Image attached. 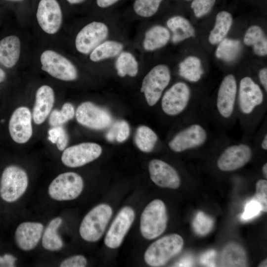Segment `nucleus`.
<instances>
[{
  "label": "nucleus",
  "instance_id": "b1692460",
  "mask_svg": "<svg viewBox=\"0 0 267 267\" xmlns=\"http://www.w3.org/2000/svg\"><path fill=\"white\" fill-rule=\"evenodd\" d=\"M167 26L172 33V41L174 44L182 42L195 36V29L190 22L180 15L170 17Z\"/></svg>",
  "mask_w": 267,
  "mask_h": 267
},
{
  "label": "nucleus",
  "instance_id": "423d86ee",
  "mask_svg": "<svg viewBox=\"0 0 267 267\" xmlns=\"http://www.w3.org/2000/svg\"><path fill=\"white\" fill-rule=\"evenodd\" d=\"M171 78L170 70L165 64L155 66L146 74L142 80L140 91L149 106H154L160 100Z\"/></svg>",
  "mask_w": 267,
  "mask_h": 267
},
{
  "label": "nucleus",
  "instance_id": "cd10ccee",
  "mask_svg": "<svg viewBox=\"0 0 267 267\" xmlns=\"http://www.w3.org/2000/svg\"><path fill=\"white\" fill-rule=\"evenodd\" d=\"M232 22V16L229 12L224 10L219 12L216 15L215 26L209 36L210 44H219L224 39L231 27Z\"/></svg>",
  "mask_w": 267,
  "mask_h": 267
},
{
  "label": "nucleus",
  "instance_id": "ea45409f",
  "mask_svg": "<svg viewBox=\"0 0 267 267\" xmlns=\"http://www.w3.org/2000/svg\"><path fill=\"white\" fill-rule=\"evenodd\" d=\"M216 0H193L191 4L195 16L200 18L208 14L213 7Z\"/></svg>",
  "mask_w": 267,
  "mask_h": 267
},
{
  "label": "nucleus",
  "instance_id": "72a5a7b5",
  "mask_svg": "<svg viewBox=\"0 0 267 267\" xmlns=\"http://www.w3.org/2000/svg\"><path fill=\"white\" fill-rule=\"evenodd\" d=\"M164 0H133L131 9L136 16L150 18L158 11Z\"/></svg>",
  "mask_w": 267,
  "mask_h": 267
},
{
  "label": "nucleus",
  "instance_id": "a18cd8bd",
  "mask_svg": "<svg viewBox=\"0 0 267 267\" xmlns=\"http://www.w3.org/2000/svg\"><path fill=\"white\" fill-rule=\"evenodd\" d=\"M16 258L10 254L0 256V267H14Z\"/></svg>",
  "mask_w": 267,
  "mask_h": 267
},
{
  "label": "nucleus",
  "instance_id": "a19ab883",
  "mask_svg": "<svg viewBox=\"0 0 267 267\" xmlns=\"http://www.w3.org/2000/svg\"><path fill=\"white\" fill-rule=\"evenodd\" d=\"M262 211L260 204L253 198L245 205L244 211L241 216V220L247 221L257 216Z\"/></svg>",
  "mask_w": 267,
  "mask_h": 267
},
{
  "label": "nucleus",
  "instance_id": "e433bc0d",
  "mask_svg": "<svg viewBox=\"0 0 267 267\" xmlns=\"http://www.w3.org/2000/svg\"><path fill=\"white\" fill-rule=\"evenodd\" d=\"M214 222L213 219L203 212H199L192 223L195 232L199 235L204 236L212 229Z\"/></svg>",
  "mask_w": 267,
  "mask_h": 267
},
{
  "label": "nucleus",
  "instance_id": "864d4df0",
  "mask_svg": "<svg viewBox=\"0 0 267 267\" xmlns=\"http://www.w3.org/2000/svg\"><path fill=\"white\" fill-rule=\"evenodd\" d=\"M8 1H10L11 2L14 3H22L24 1H25L26 0H4Z\"/></svg>",
  "mask_w": 267,
  "mask_h": 267
},
{
  "label": "nucleus",
  "instance_id": "6e6552de",
  "mask_svg": "<svg viewBox=\"0 0 267 267\" xmlns=\"http://www.w3.org/2000/svg\"><path fill=\"white\" fill-rule=\"evenodd\" d=\"M208 138L206 128L199 123H193L177 133L169 142L168 146L175 152H182L203 146Z\"/></svg>",
  "mask_w": 267,
  "mask_h": 267
},
{
  "label": "nucleus",
  "instance_id": "ddd939ff",
  "mask_svg": "<svg viewBox=\"0 0 267 267\" xmlns=\"http://www.w3.org/2000/svg\"><path fill=\"white\" fill-rule=\"evenodd\" d=\"M237 89L235 77L232 74L226 75L219 86L215 104L217 112L222 118L228 120L233 116Z\"/></svg>",
  "mask_w": 267,
  "mask_h": 267
},
{
  "label": "nucleus",
  "instance_id": "2f4dec72",
  "mask_svg": "<svg viewBox=\"0 0 267 267\" xmlns=\"http://www.w3.org/2000/svg\"><path fill=\"white\" fill-rule=\"evenodd\" d=\"M219 44L215 54L218 59L224 61L235 60L241 52V44L239 40L224 38Z\"/></svg>",
  "mask_w": 267,
  "mask_h": 267
},
{
  "label": "nucleus",
  "instance_id": "473e14b6",
  "mask_svg": "<svg viewBox=\"0 0 267 267\" xmlns=\"http://www.w3.org/2000/svg\"><path fill=\"white\" fill-rule=\"evenodd\" d=\"M157 140V135L149 127L142 125L136 129L134 142L141 151L147 153L152 151Z\"/></svg>",
  "mask_w": 267,
  "mask_h": 267
},
{
  "label": "nucleus",
  "instance_id": "bb28decb",
  "mask_svg": "<svg viewBox=\"0 0 267 267\" xmlns=\"http://www.w3.org/2000/svg\"><path fill=\"white\" fill-rule=\"evenodd\" d=\"M123 43L116 40H105L98 45L90 53L89 59L98 62L117 57L123 50Z\"/></svg>",
  "mask_w": 267,
  "mask_h": 267
},
{
  "label": "nucleus",
  "instance_id": "f8f14e48",
  "mask_svg": "<svg viewBox=\"0 0 267 267\" xmlns=\"http://www.w3.org/2000/svg\"><path fill=\"white\" fill-rule=\"evenodd\" d=\"M191 90L185 83L174 84L163 95L161 107L167 115L174 116L182 113L189 105Z\"/></svg>",
  "mask_w": 267,
  "mask_h": 267
},
{
  "label": "nucleus",
  "instance_id": "4be33fe9",
  "mask_svg": "<svg viewBox=\"0 0 267 267\" xmlns=\"http://www.w3.org/2000/svg\"><path fill=\"white\" fill-rule=\"evenodd\" d=\"M21 52V42L15 35L6 36L0 41V64L10 68L18 62Z\"/></svg>",
  "mask_w": 267,
  "mask_h": 267
},
{
  "label": "nucleus",
  "instance_id": "4c0bfd02",
  "mask_svg": "<svg viewBox=\"0 0 267 267\" xmlns=\"http://www.w3.org/2000/svg\"><path fill=\"white\" fill-rule=\"evenodd\" d=\"M48 139L56 144L60 151L64 150L68 142V136L65 129L61 126H54L48 131Z\"/></svg>",
  "mask_w": 267,
  "mask_h": 267
},
{
  "label": "nucleus",
  "instance_id": "39448f33",
  "mask_svg": "<svg viewBox=\"0 0 267 267\" xmlns=\"http://www.w3.org/2000/svg\"><path fill=\"white\" fill-rule=\"evenodd\" d=\"M84 186L82 177L78 174L68 172L57 176L49 184L48 194L58 201H70L78 197Z\"/></svg>",
  "mask_w": 267,
  "mask_h": 267
},
{
  "label": "nucleus",
  "instance_id": "9d476101",
  "mask_svg": "<svg viewBox=\"0 0 267 267\" xmlns=\"http://www.w3.org/2000/svg\"><path fill=\"white\" fill-rule=\"evenodd\" d=\"M109 33L108 25L93 21L83 27L76 35V50L81 54H89L98 45L106 40Z\"/></svg>",
  "mask_w": 267,
  "mask_h": 267
},
{
  "label": "nucleus",
  "instance_id": "09e8293b",
  "mask_svg": "<svg viewBox=\"0 0 267 267\" xmlns=\"http://www.w3.org/2000/svg\"><path fill=\"white\" fill-rule=\"evenodd\" d=\"M88 0H64L69 5L75 6L81 5L87 2Z\"/></svg>",
  "mask_w": 267,
  "mask_h": 267
},
{
  "label": "nucleus",
  "instance_id": "6ab92c4d",
  "mask_svg": "<svg viewBox=\"0 0 267 267\" xmlns=\"http://www.w3.org/2000/svg\"><path fill=\"white\" fill-rule=\"evenodd\" d=\"M148 170L151 180L163 188L177 189L180 184V178L177 171L166 162L159 159L151 160Z\"/></svg>",
  "mask_w": 267,
  "mask_h": 267
},
{
  "label": "nucleus",
  "instance_id": "a211bd4d",
  "mask_svg": "<svg viewBox=\"0 0 267 267\" xmlns=\"http://www.w3.org/2000/svg\"><path fill=\"white\" fill-rule=\"evenodd\" d=\"M32 114L25 106L16 108L12 113L8 123V131L12 140L17 143L27 142L33 134Z\"/></svg>",
  "mask_w": 267,
  "mask_h": 267
},
{
  "label": "nucleus",
  "instance_id": "8fccbe9b",
  "mask_svg": "<svg viewBox=\"0 0 267 267\" xmlns=\"http://www.w3.org/2000/svg\"><path fill=\"white\" fill-rule=\"evenodd\" d=\"M261 147L262 149L267 150V134H265L262 140Z\"/></svg>",
  "mask_w": 267,
  "mask_h": 267
},
{
  "label": "nucleus",
  "instance_id": "7c9ffc66",
  "mask_svg": "<svg viewBox=\"0 0 267 267\" xmlns=\"http://www.w3.org/2000/svg\"><path fill=\"white\" fill-rule=\"evenodd\" d=\"M115 68L121 77L128 76L134 77L138 74L139 65L135 56L128 51H122L117 56Z\"/></svg>",
  "mask_w": 267,
  "mask_h": 267
},
{
  "label": "nucleus",
  "instance_id": "2eb2a0df",
  "mask_svg": "<svg viewBox=\"0 0 267 267\" xmlns=\"http://www.w3.org/2000/svg\"><path fill=\"white\" fill-rule=\"evenodd\" d=\"M102 153L101 146L93 142H83L65 148L61 155L62 163L70 168L83 166L98 158Z\"/></svg>",
  "mask_w": 267,
  "mask_h": 267
},
{
  "label": "nucleus",
  "instance_id": "37998d69",
  "mask_svg": "<svg viewBox=\"0 0 267 267\" xmlns=\"http://www.w3.org/2000/svg\"><path fill=\"white\" fill-rule=\"evenodd\" d=\"M216 252L214 250H210L203 253L200 258V263L207 267H215Z\"/></svg>",
  "mask_w": 267,
  "mask_h": 267
},
{
  "label": "nucleus",
  "instance_id": "f3484780",
  "mask_svg": "<svg viewBox=\"0 0 267 267\" xmlns=\"http://www.w3.org/2000/svg\"><path fill=\"white\" fill-rule=\"evenodd\" d=\"M135 213L129 206L124 207L116 215L104 238V243L111 249H116L122 244L132 226Z\"/></svg>",
  "mask_w": 267,
  "mask_h": 267
},
{
  "label": "nucleus",
  "instance_id": "c9c22d12",
  "mask_svg": "<svg viewBox=\"0 0 267 267\" xmlns=\"http://www.w3.org/2000/svg\"><path fill=\"white\" fill-rule=\"evenodd\" d=\"M130 130L128 123L124 120L116 122L107 132L106 137L110 141L116 140L122 142L129 137Z\"/></svg>",
  "mask_w": 267,
  "mask_h": 267
},
{
  "label": "nucleus",
  "instance_id": "c85d7f7f",
  "mask_svg": "<svg viewBox=\"0 0 267 267\" xmlns=\"http://www.w3.org/2000/svg\"><path fill=\"white\" fill-rule=\"evenodd\" d=\"M247 46H252L255 53L259 56L267 54V39L262 29L253 25L247 30L243 40Z\"/></svg>",
  "mask_w": 267,
  "mask_h": 267
},
{
  "label": "nucleus",
  "instance_id": "5fc2aeb1",
  "mask_svg": "<svg viewBox=\"0 0 267 267\" xmlns=\"http://www.w3.org/2000/svg\"><path fill=\"white\" fill-rule=\"evenodd\" d=\"M267 259L264 260L263 261H262L259 265V267H267Z\"/></svg>",
  "mask_w": 267,
  "mask_h": 267
},
{
  "label": "nucleus",
  "instance_id": "603ef678",
  "mask_svg": "<svg viewBox=\"0 0 267 267\" xmlns=\"http://www.w3.org/2000/svg\"><path fill=\"white\" fill-rule=\"evenodd\" d=\"M262 172L266 178H267V163H265L262 167Z\"/></svg>",
  "mask_w": 267,
  "mask_h": 267
},
{
  "label": "nucleus",
  "instance_id": "58836bf2",
  "mask_svg": "<svg viewBox=\"0 0 267 267\" xmlns=\"http://www.w3.org/2000/svg\"><path fill=\"white\" fill-rule=\"evenodd\" d=\"M253 199L261 205L262 211H267V181L265 179L258 180L256 184V193Z\"/></svg>",
  "mask_w": 267,
  "mask_h": 267
},
{
  "label": "nucleus",
  "instance_id": "49530a36",
  "mask_svg": "<svg viewBox=\"0 0 267 267\" xmlns=\"http://www.w3.org/2000/svg\"><path fill=\"white\" fill-rule=\"evenodd\" d=\"M259 78L261 84L263 86L265 90L267 91V68L264 67L262 68L259 72Z\"/></svg>",
  "mask_w": 267,
  "mask_h": 267
},
{
  "label": "nucleus",
  "instance_id": "9b49d317",
  "mask_svg": "<svg viewBox=\"0 0 267 267\" xmlns=\"http://www.w3.org/2000/svg\"><path fill=\"white\" fill-rule=\"evenodd\" d=\"M36 16L41 29L48 34L53 35L60 29L63 12L58 0H38Z\"/></svg>",
  "mask_w": 267,
  "mask_h": 267
},
{
  "label": "nucleus",
  "instance_id": "393cba45",
  "mask_svg": "<svg viewBox=\"0 0 267 267\" xmlns=\"http://www.w3.org/2000/svg\"><path fill=\"white\" fill-rule=\"evenodd\" d=\"M62 223L61 218L55 217L49 222L44 229L41 239L42 246L45 250L54 252L63 248V241L58 232Z\"/></svg>",
  "mask_w": 267,
  "mask_h": 267
},
{
  "label": "nucleus",
  "instance_id": "f03ea898",
  "mask_svg": "<svg viewBox=\"0 0 267 267\" xmlns=\"http://www.w3.org/2000/svg\"><path fill=\"white\" fill-rule=\"evenodd\" d=\"M112 209L106 204H99L84 217L79 227V233L84 240L94 242L103 235L112 217Z\"/></svg>",
  "mask_w": 267,
  "mask_h": 267
},
{
  "label": "nucleus",
  "instance_id": "5701e85b",
  "mask_svg": "<svg viewBox=\"0 0 267 267\" xmlns=\"http://www.w3.org/2000/svg\"><path fill=\"white\" fill-rule=\"evenodd\" d=\"M170 38V32L167 28L162 25H154L145 32L142 46L145 51H153L166 45Z\"/></svg>",
  "mask_w": 267,
  "mask_h": 267
},
{
  "label": "nucleus",
  "instance_id": "20e7f679",
  "mask_svg": "<svg viewBox=\"0 0 267 267\" xmlns=\"http://www.w3.org/2000/svg\"><path fill=\"white\" fill-rule=\"evenodd\" d=\"M29 185V178L26 172L16 165L7 166L0 178V196L8 203L20 199L26 192Z\"/></svg>",
  "mask_w": 267,
  "mask_h": 267
},
{
  "label": "nucleus",
  "instance_id": "aec40b11",
  "mask_svg": "<svg viewBox=\"0 0 267 267\" xmlns=\"http://www.w3.org/2000/svg\"><path fill=\"white\" fill-rule=\"evenodd\" d=\"M44 225L39 222H24L17 227L14 233L15 243L23 251L34 249L40 242Z\"/></svg>",
  "mask_w": 267,
  "mask_h": 267
},
{
  "label": "nucleus",
  "instance_id": "de8ad7c7",
  "mask_svg": "<svg viewBox=\"0 0 267 267\" xmlns=\"http://www.w3.org/2000/svg\"><path fill=\"white\" fill-rule=\"evenodd\" d=\"M194 265L193 258L190 255H186L182 258L178 263L176 266L178 267H192Z\"/></svg>",
  "mask_w": 267,
  "mask_h": 267
},
{
  "label": "nucleus",
  "instance_id": "c756f323",
  "mask_svg": "<svg viewBox=\"0 0 267 267\" xmlns=\"http://www.w3.org/2000/svg\"><path fill=\"white\" fill-rule=\"evenodd\" d=\"M203 73L201 61L196 56H189L178 65L179 76L188 81L191 82L199 81Z\"/></svg>",
  "mask_w": 267,
  "mask_h": 267
},
{
  "label": "nucleus",
  "instance_id": "0eeeda50",
  "mask_svg": "<svg viewBox=\"0 0 267 267\" xmlns=\"http://www.w3.org/2000/svg\"><path fill=\"white\" fill-rule=\"evenodd\" d=\"M40 61L42 70L56 79L72 81L78 78V70L74 64L55 51L48 49L43 52Z\"/></svg>",
  "mask_w": 267,
  "mask_h": 267
},
{
  "label": "nucleus",
  "instance_id": "f704fd0d",
  "mask_svg": "<svg viewBox=\"0 0 267 267\" xmlns=\"http://www.w3.org/2000/svg\"><path fill=\"white\" fill-rule=\"evenodd\" d=\"M75 114L74 106L70 103L66 102L60 110L54 109L50 113L49 124L52 127L61 126L72 119Z\"/></svg>",
  "mask_w": 267,
  "mask_h": 267
},
{
  "label": "nucleus",
  "instance_id": "1a4fd4ad",
  "mask_svg": "<svg viewBox=\"0 0 267 267\" xmlns=\"http://www.w3.org/2000/svg\"><path fill=\"white\" fill-rule=\"evenodd\" d=\"M264 96L261 87L250 77L242 78L237 89V103L241 114L249 116L263 103Z\"/></svg>",
  "mask_w": 267,
  "mask_h": 267
},
{
  "label": "nucleus",
  "instance_id": "7ed1b4c3",
  "mask_svg": "<svg viewBox=\"0 0 267 267\" xmlns=\"http://www.w3.org/2000/svg\"><path fill=\"white\" fill-rule=\"evenodd\" d=\"M168 216L164 203L160 199L150 202L143 211L140 220L142 236L151 240L160 236L167 227Z\"/></svg>",
  "mask_w": 267,
  "mask_h": 267
},
{
  "label": "nucleus",
  "instance_id": "79ce46f5",
  "mask_svg": "<svg viewBox=\"0 0 267 267\" xmlns=\"http://www.w3.org/2000/svg\"><path fill=\"white\" fill-rule=\"evenodd\" d=\"M87 260L82 255H77L68 257L59 264L61 267H85L87 265Z\"/></svg>",
  "mask_w": 267,
  "mask_h": 267
},
{
  "label": "nucleus",
  "instance_id": "f257e3e1",
  "mask_svg": "<svg viewBox=\"0 0 267 267\" xmlns=\"http://www.w3.org/2000/svg\"><path fill=\"white\" fill-rule=\"evenodd\" d=\"M183 246V240L178 234H171L153 242L144 255L146 263L151 267H161L178 254Z\"/></svg>",
  "mask_w": 267,
  "mask_h": 267
},
{
  "label": "nucleus",
  "instance_id": "412c9836",
  "mask_svg": "<svg viewBox=\"0 0 267 267\" xmlns=\"http://www.w3.org/2000/svg\"><path fill=\"white\" fill-rule=\"evenodd\" d=\"M54 103V93L49 86L43 85L37 90L32 118L37 125L44 122L49 114Z\"/></svg>",
  "mask_w": 267,
  "mask_h": 267
},
{
  "label": "nucleus",
  "instance_id": "c03bdc74",
  "mask_svg": "<svg viewBox=\"0 0 267 267\" xmlns=\"http://www.w3.org/2000/svg\"><path fill=\"white\" fill-rule=\"evenodd\" d=\"M123 0H94L95 6L100 10H106L114 7Z\"/></svg>",
  "mask_w": 267,
  "mask_h": 267
},
{
  "label": "nucleus",
  "instance_id": "dca6fc26",
  "mask_svg": "<svg viewBox=\"0 0 267 267\" xmlns=\"http://www.w3.org/2000/svg\"><path fill=\"white\" fill-rule=\"evenodd\" d=\"M75 115L79 124L96 130L107 128L112 121L108 111L89 101L82 103L78 107Z\"/></svg>",
  "mask_w": 267,
  "mask_h": 267
},
{
  "label": "nucleus",
  "instance_id": "4468645a",
  "mask_svg": "<svg viewBox=\"0 0 267 267\" xmlns=\"http://www.w3.org/2000/svg\"><path fill=\"white\" fill-rule=\"evenodd\" d=\"M252 155V149L247 143L229 145L220 155L217 162V167L223 172L234 171L246 165Z\"/></svg>",
  "mask_w": 267,
  "mask_h": 267
},
{
  "label": "nucleus",
  "instance_id": "a878e982",
  "mask_svg": "<svg viewBox=\"0 0 267 267\" xmlns=\"http://www.w3.org/2000/svg\"><path fill=\"white\" fill-rule=\"evenodd\" d=\"M248 265L246 252L236 243L227 245L222 251L221 259L222 267H246Z\"/></svg>",
  "mask_w": 267,
  "mask_h": 267
},
{
  "label": "nucleus",
  "instance_id": "6e6d98bb",
  "mask_svg": "<svg viewBox=\"0 0 267 267\" xmlns=\"http://www.w3.org/2000/svg\"></svg>",
  "mask_w": 267,
  "mask_h": 267
},
{
  "label": "nucleus",
  "instance_id": "3c124183",
  "mask_svg": "<svg viewBox=\"0 0 267 267\" xmlns=\"http://www.w3.org/2000/svg\"><path fill=\"white\" fill-rule=\"evenodd\" d=\"M6 78L5 72L0 68V83L3 82Z\"/></svg>",
  "mask_w": 267,
  "mask_h": 267
}]
</instances>
